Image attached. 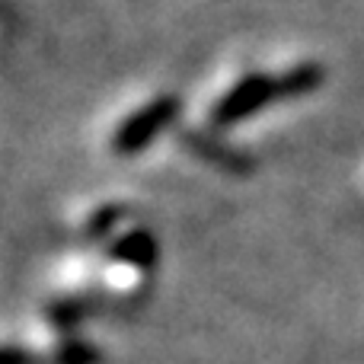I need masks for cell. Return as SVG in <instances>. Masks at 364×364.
Masks as SVG:
<instances>
[{
  "label": "cell",
  "mask_w": 364,
  "mask_h": 364,
  "mask_svg": "<svg viewBox=\"0 0 364 364\" xmlns=\"http://www.w3.org/2000/svg\"><path fill=\"white\" fill-rule=\"evenodd\" d=\"M182 112V100L173 93H160L154 100H147L144 106H138L132 115L115 125L112 132V151L128 157V154H141L144 147H151L164 132H170L173 122Z\"/></svg>",
  "instance_id": "7a4b0ae2"
},
{
  "label": "cell",
  "mask_w": 364,
  "mask_h": 364,
  "mask_svg": "<svg viewBox=\"0 0 364 364\" xmlns=\"http://www.w3.org/2000/svg\"><path fill=\"white\" fill-rule=\"evenodd\" d=\"M323 80H326V70L316 61H301L294 68H288L284 74L250 70L218 96V102L208 112V122L214 128H233L240 122L259 115L262 109H269L272 102L301 100V96L316 93L323 87Z\"/></svg>",
  "instance_id": "6da1fadb"
},
{
  "label": "cell",
  "mask_w": 364,
  "mask_h": 364,
  "mask_svg": "<svg viewBox=\"0 0 364 364\" xmlns=\"http://www.w3.org/2000/svg\"><path fill=\"white\" fill-rule=\"evenodd\" d=\"M182 144H186L195 157L205 160V164H214V166H220V170H227V173H246L250 170V160H246L243 154H237L233 147L220 144L214 134L186 128V132H182Z\"/></svg>",
  "instance_id": "3957f363"
},
{
  "label": "cell",
  "mask_w": 364,
  "mask_h": 364,
  "mask_svg": "<svg viewBox=\"0 0 364 364\" xmlns=\"http://www.w3.org/2000/svg\"><path fill=\"white\" fill-rule=\"evenodd\" d=\"M115 256L125 259L128 265H147L154 256H157V246H154V240L147 237V233H128V237H122L119 243H115Z\"/></svg>",
  "instance_id": "277c9868"
}]
</instances>
